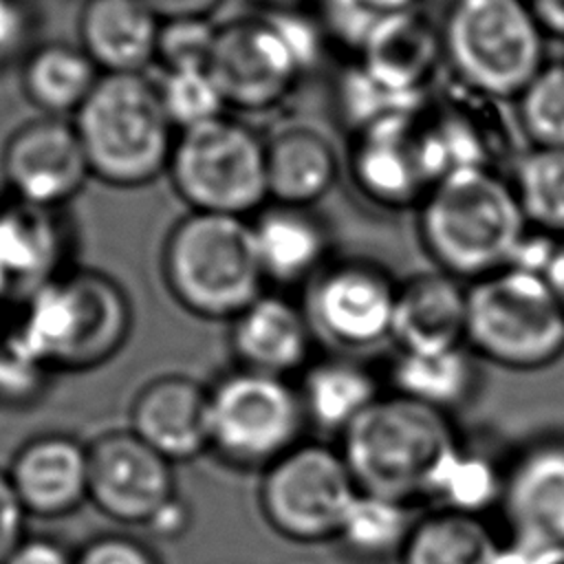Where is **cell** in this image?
<instances>
[{
    "instance_id": "cell-14",
    "label": "cell",
    "mask_w": 564,
    "mask_h": 564,
    "mask_svg": "<svg viewBox=\"0 0 564 564\" xmlns=\"http://www.w3.org/2000/svg\"><path fill=\"white\" fill-rule=\"evenodd\" d=\"M170 460L134 432H112L88 449V496L119 522H150L174 498Z\"/></svg>"
},
{
    "instance_id": "cell-28",
    "label": "cell",
    "mask_w": 564,
    "mask_h": 564,
    "mask_svg": "<svg viewBox=\"0 0 564 564\" xmlns=\"http://www.w3.org/2000/svg\"><path fill=\"white\" fill-rule=\"evenodd\" d=\"M505 489V465L471 445L456 441L436 465L423 500L441 511L485 518L500 509Z\"/></svg>"
},
{
    "instance_id": "cell-17",
    "label": "cell",
    "mask_w": 564,
    "mask_h": 564,
    "mask_svg": "<svg viewBox=\"0 0 564 564\" xmlns=\"http://www.w3.org/2000/svg\"><path fill=\"white\" fill-rule=\"evenodd\" d=\"M231 322V346L242 368L286 379L311 364L313 322L284 295L262 293Z\"/></svg>"
},
{
    "instance_id": "cell-20",
    "label": "cell",
    "mask_w": 564,
    "mask_h": 564,
    "mask_svg": "<svg viewBox=\"0 0 564 564\" xmlns=\"http://www.w3.org/2000/svg\"><path fill=\"white\" fill-rule=\"evenodd\" d=\"M359 48L361 73L386 93L408 101L423 90L443 55L441 35L416 9L377 24Z\"/></svg>"
},
{
    "instance_id": "cell-12",
    "label": "cell",
    "mask_w": 564,
    "mask_h": 564,
    "mask_svg": "<svg viewBox=\"0 0 564 564\" xmlns=\"http://www.w3.org/2000/svg\"><path fill=\"white\" fill-rule=\"evenodd\" d=\"M313 328L346 348H368L390 339L399 284L366 260L326 264L311 282Z\"/></svg>"
},
{
    "instance_id": "cell-40",
    "label": "cell",
    "mask_w": 564,
    "mask_h": 564,
    "mask_svg": "<svg viewBox=\"0 0 564 564\" xmlns=\"http://www.w3.org/2000/svg\"><path fill=\"white\" fill-rule=\"evenodd\" d=\"M7 564H75V557L53 540H22Z\"/></svg>"
},
{
    "instance_id": "cell-26",
    "label": "cell",
    "mask_w": 564,
    "mask_h": 564,
    "mask_svg": "<svg viewBox=\"0 0 564 564\" xmlns=\"http://www.w3.org/2000/svg\"><path fill=\"white\" fill-rule=\"evenodd\" d=\"M297 392L306 421L337 436L381 397L375 375L361 364L341 357L308 364Z\"/></svg>"
},
{
    "instance_id": "cell-3",
    "label": "cell",
    "mask_w": 564,
    "mask_h": 564,
    "mask_svg": "<svg viewBox=\"0 0 564 564\" xmlns=\"http://www.w3.org/2000/svg\"><path fill=\"white\" fill-rule=\"evenodd\" d=\"M456 441L449 414L390 392L339 436V452L359 491L414 502Z\"/></svg>"
},
{
    "instance_id": "cell-37",
    "label": "cell",
    "mask_w": 564,
    "mask_h": 564,
    "mask_svg": "<svg viewBox=\"0 0 564 564\" xmlns=\"http://www.w3.org/2000/svg\"><path fill=\"white\" fill-rule=\"evenodd\" d=\"M75 564H156L154 555L130 538H99L90 542Z\"/></svg>"
},
{
    "instance_id": "cell-19",
    "label": "cell",
    "mask_w": 564,
    "mask_h": 564,
    "mask_svg": "<svg viewBox=\"0 0 564 564\" xmlns=\"http://www.w3.org/2000/svg\"><path fill=\"white\" fill-rule=\"evenodd\" d=\"M467 284L443 271L416 273L399 284L390 339L423 352L465 344Z\"/></svg>"
},
{
    "instance_id": "cell-13",
    "label": "cell",
    "mask_w": 564,
    "mask_h": 564,
    "mask_svg": "<svg viewBox=\"0 0 564 564\" xmlns=\"http://www.w3.org/2000/svg\"><path fill=\"white\" fill-rule=\"evenodd\" d=\"M0 167L15 198L42 209L68 203L93 176L73 121L48 115L9 137Z\"/></svg>"
},
{
    "instance_id": "cell-11",
    "label": "cell",
    "mask_w": 564,
    "mask_h": 564,
    "mask_svg": "<svg viewBox=\"0 0 564 564\" xmlns=\"http://www.w3.org/2000/svg\"><path fill=\"white\" fill-rule=\"evenodd\" d=\"M357 494L339 447L302 441L264 469L260 509L282 538L313 544L335 540Z\"/></svg>"
},
{
    "instance_id": "cell-6",
    "label": "cell",
    "mask_w": 564,
    "mask_h": 564,
    "mask_svg": "<svg viewBox=\"0 0 564 564\" xmlns=\"http://www.w3.org/2000/svg\"><path fill=\"white\" fill-rule=\"evenodd\" d=\"M126 330L128 304L119 286L82 271L42 282L9 339L40 366L82 368L112 355Z\"/></svg>"
},
{
    "instance_id": "cell-7",
    "label": "cell",
    "mask_w": 564,
    "mask_h": 564,
    "mask_svg": "<svg viewBox=\"0 0 564 564\" xmlns=\"http://www.w3.org/2000/svg\"><path fill=\"white\" fill-rule=\"evenodd\" d=\"M167 174L192 212L247 218L269 200L264 141L227 115L178 130Z\"/></svg>"
},
{
    "instance_id": "cell-36",
    "label": "cell",
    "mask_w": 564,
    "mask_h": 564,
    "mask_svg": "<svg viewBox=\"0 0 564 564\" xmlns=\"http://www.w3.org/2000/svg\"><path fill=\"white\" fill-rule=\"evenodd\" d=\"M324 7L330 26L344 40L361 46L377 24L414 11L416 0H324Z\"/></svg>"
},
{
    "instance_id": "cell-5",
    "label": "cell",
    "mask_w": 564,
    "mask_h": 564,
    "mask_svg": "<svg viewBox=\"0 0 564 564\" xmlns=\"http://www.w3.org/2000/svg\"><path fill=\"white\" fill-rule=\"evenodd\" d=\"M465 344L509 370H540L564 355V308L546 278L505 267L467 284Z\"/></svg>"
},
{
    "instance_id": "cell-1",
    "label": "cell",
    "mask_w": 564,
    "mask_h": 564,
    "mask_svg": "<svg viewBox=\"0 0 564 564\" xmlns=\"http://www.w3.org/2000/svg\"><path fill=\"white\" fill-rule=\"evenodd\" d=\"M529 225L511 183L487 167H463L430 187L419 238L438 271L474 282L509 267Z\"/></svg>"
},
{
    "instance_id": "cell-45",
    "label": "cell",
    "mask_w": 564,
    "mask_h": 564,
    "mask_svg": "<svg viewBox=\"0 0 564 564\" xmlns=\"http://www.w3.org/2000/svg\"><path fill=\"white\" fill-rule=\"evenodd\" d=\"M529 564H564V546L538 549Z\"/></svg>"
},
{
    "instance_id": "cell-42",
    "label": "cell",
    "mask_w": 564,
    "mask_h": 564,
    "mask_svg": "<svg viewBox=\"0 0 564 564\" xmlns=\"http://www.w3.org/2000/svg\"><path fill=\"white\" fill-rule=\"evenodd\" d=\"M527 4L542 31L564 37V0H527Z\"/></svg>"
},
{
    "instance_id": "cell-2",
    "label": "cell",
    "mask_w": 564,
    "mask_h": 564,
    "mask_svg": "<svg viewBox=\"0 0 564 564\" xmlns=\"http://www.w3.org/2000/svg\"><path fill=\"white\" fill-rule=\"evenodd\" d=\"M73 126L93 176L108 185L141 187L167 172L176 128L143 73H104Z\"/></svg>"
},
{
    "instance_id": "cell-18",
    "label": "cell",
    "mask_w": 564,
    "mask_h": 564,
    "mask_svg": "<svg viewBox=\"0 0 564 564\" xmlns=\"http://www.w3.org/2000/svg\"><path fill=\"white\" fill-rule=\"evenodd\" d=\"M132 432L172 460L212 447L209 392L185 377H163L143 388L132 408Z\"/></svg>"
},
{
    "instance_id": "cell-8",
    "label": "cell",
    "mask_w": 564,
    "mask_h": 564,
    "mask_svg": "<svg viewBox=\"0 0 564 564\" xmlns=\"http://www.w3.org/2000/svg\"><path fill=\"white\" fill-rule=\"evenodd\" d=\"M542 33L524 0H454L441 42L467 86L518 97L544 66Z\"/></svg>"
},
{
    "instance_id": "cell-29",
    "label": "cell",
    "mask_w": 564,
    "mask_h": 564,
    "mask_svg": "<svg viewBox=\"0 0 564 564\" xmlns=\"http://www.w3.org/2000/svg\"><path fill=\"white\" fill-rule=\"evenodd\" d=\"M498 549L485 518L434 509L416 520L399 564H496Z\"/></svg>"
},
{
    "instance_id": "cell-32",
    "label": "cell",
    "mask_w": 564,
    "mask_h": 564,
    "mask_svg": "<svg viewBox=\"0 0 564 564\" xmlns=\"http://www.w3.org/2000/svg\"><path fill=\"white\" fill-rule=\"evenodd\" d=\"M511 187L533 231L564 238V148L533 145L518 161Z\"/></svg>"
},
{
    "instance_id": "cell-4",
    "label": "cell",
    "mask_w": 564,
    "mask_h": 564,
    "mask_svg": "<svg viewBox=\"0 0 564 564\" xmlns=\"http://www.w3.org/2000/svg\"><path fill=\"white\" fill-rule=\"evenodd\" d=\"M163 273L176 300L196 315L234 319L258 295L260 269L249 218L192 212L165 240Z\"/></svg>"
},
{
    "instance_id": "cell-22",
    "label": "cell",
    "mask_w": 564,
    "mask_h": 564,
    "mask_svg": "<svg viewBox=\"0 0 564 564\" xmlns=\"http://www.w3.org/2000/svg\"><path fill=\"white\" fill-rule=\"evenodd\" d=\"M9 478L26 511L68 513L88 496V449L68 436L35 438L18 452Z\"/></svg>"
},
{
    "instance_id": "cell-41",
    "label": "cell",
    "mask_w": 564,
    "mask_h": 564,
    "mask_svg": "<svg viewBox=\"0 0 564 564\" xmlns=\"http://www.w3.org/2000/svg\"><path fill=\"white\" fill-rule=\"evenodd\" d=\"M187 522H189V511H187L185 502L174 496L167 505L161 507V511L148 524L152 527V531L156 535L170 538V535H181L183 529L187 527Z\"/></svg>"
},
{
    "instance_id": "cell-43",
    "label": "cell",
    "mask_w": 564,
    "mask_h": 564,
    "mask_svg": "<svg viewBox=\"0 0 564 564\" xmlns=\"http://www.w3.org/2000/svg\"><path fill=\"white\" fill-rule=\"evenodd\" d=\"M161 20L178 18V15H207L218 0H145Z\"/></svg>"
},
{
    "instance_id": "cell-21",
    "label": "cell",
    "mask_w": 564,
    "mask_h": 564,
    "mask_svg": "<svg viewBox=\"0 0 564 564\" xmlns=\"http://www.w3.org/2000/svg\"><path fill=\"white\" fill-rule=\"evenodd\" d=\"M77 29L101 73H143L156 59L161 15L145 0H86Z\"/></svg>"
},
{
    "instance_id": "cell-35",
    "label": "cell",
    "mask_w": 564,
    "mask_h": 564,
    "mask_svg": "<svg viewBox=\"0 0 564 564\" xmlns=\"http://www.w3.org/2000/svg\"><path fill=\"white\" fill-rule=\"evenodd\" d=\"M218 24L207 15H178L161 20L156 59L163 70L209 66Z\"/></svg>"
},
{
    "instance_id": "cell-27",
    "label": "cell",
    "mask_w": 564,
    "mask_h": 564,
    "mask_svg": "<svg viewBox=\"0 0 564 564\" xmlns=\"http://www.w3.org/2000/svg\"><path fill=\"white\" fill-rule=\"evenodd\" d=\"M104 73L77 44L51 42L33 48L22 66L29 101L48 117L75 115Z\"/></svg>"
},
{
    "instance_id": "cell-34",
    "label": "cell",
    "mask_w": 564,
    "mask_h": 564,
    "mask_svg": "<svg viewBox=\"0 0 564 564\" xmlns=\"http://www.w3.org/2000/svg\"><path fill=\"white\" fill-rule=\"evenodd\" d=\"M156 86L176 132L225 115L227 106L209 66L163 70Z\"/></svg>"
},
{
    "instance_id": "cell-44",
    "label": "cell",
    "mask_w": 564,
    "mask_h": 564,
    "mask_svg": "<svg viewBox=\"0 0 564 564\" xmlns=\"http://www.w3.org/2000/svg\"><path fill=\"white\" fill-rule=\"evenodd\" d=\"M544 278L564 308V238H557V245L553 249V256H551Z\"/></svg>"
},
{
    "instance_id": "cell-46",
    "label": "cell",
    "mask_w": 564,
    "mask_h": 564,
    "mask_svg": "<svg viewBox=\"0 0 564 564\" xmlns=\"http://www.w3.org/2000/svg\"><path fill=\"white\" fill-rule=\"evenodd\" d=\"M7 286H9V280H7V278L2 275V271H0V293H2Z\"/></svg>"
},
{
    "instance_id": "cell-24",
    "label": "cell",
    "mask_w": 564,
    "mask_h": 564,
    "mask_svg": "<svg viewBox=\"0 0 564 564\" xmlns=\"http://www.w3.org/2000/svg\"><path fill=\"white\" fill-rule=\"evenodd\" d=\"M253 240L267 282H311L324 267L328 234L308 207L273 203L253 223Z\"/></svg>"
},
{
    "instance_id": "cell-33",
    "label": "cell",
    "mask_w": 564,
    "mask_h": 564,
    "mask_svg": "<svg viewBox=\"0 0 564 564\" xmlns=\"http://www.w3.org/2000/svg\"><path fill=\"white\" fill-rule=\"evenodd\" d=\"M524 132L538 148H564V64L542 66L518 95Z\"/></svg>"
},
{
    "instance_id": "cell-9",
    "label": "cell",
    "mask_w": 564,
    "mask_h": 564,
    "mask_svg": "<svg viewBox=\"0 0 564 564\" xmlns=\"http://www.w3.org/2000/svg\"><path fill=\"white\" fill-rule=\"evenodd\" d=\"M315 53L311 31L291 18H236L218 24L209 70L225 106L269 110L297 86Z\"/></svg>"
},
{
    "instance_id": "cell-16",
    "label": "cell",
    "mask_w": 564,
    "mask_h": 564,
    "mask_svg": "<svg viewBox=\"0 0 564 564\" xmlns=\"http://www.w3.org/2000/svg\"><path fill=\"white\" fill-rule=\"evenodd\" d=\"M359 128L350 167L361 192L388 207L423 200L434 185V176L425 159L421 123L414 115L408 110Z\"/></svg>"
},
{
    "instance_id": "cell-23",
    "label": "cell",
    "mask_w": 564,
    "mask_h": 564,
    "mask_svg": "<svg viewBox=\"0 0 564 564\" xmlns=\"http://www.w3.org/2000/svg\"><path fill=\"white\" fill-rule=\"evenodd\" d=\"M269 200L289 207H311L335 185L339 159L324 132L291 123L264 141Z\"/></svg>"
},
{
    "instance_id": "cell-39",
    "label": "cell",
    "mask_w": 564,
    "mask_h": 564,
    "mask_svg": "<svg viewBox=\"0 0 564 564\" xmlns=\"http://www.w3.org/2000/svg\"><path fill=\"white\" fill-rule=\"evenodd\" d=\"M31 33V18L22 0H0V66L15 59Z\"/></svg>"
},
{
    "instance_id": "cell-30",
    "label": "cell",
    "mask_w": 564,
    "mask_h": 564,
    "mask_svg": "<svg viewBox=\"0 0 564 564\" xmlns=\"http://www.w3.org/2000/svg\"><path fill=\"white\" fill-rule=\"evenodd\" d=\"M416 516L412 502L359 491L348 507L335 540L352 560L388 562L399 560Z\"/></svg>"
},
{
    "instance_id": "cell-25",
    "label": "cell",
    "mask_w": 564,
    "mask_h": 564,
    "mask_svg": "<svg viewBox=\"0 0 564 564\" xmlns=\"http://www.w3.org/2000/svg\"><path fill=\"white\" fill-rule=\"evenodd\" d=\"M388 379L394 394L449 414L476 392V355L467 344L423 352L399 350Z\"/></svg>"
},
{
    "instance_id": "cell-10",
    "label": "cell",
    "mask_w": 564,
    "mask_h": 564,
    "mask_svg": "<svg viewBox=\"0 0 564 564\" xmlns=\"http://www.w3.org/2000/svg\"><path fill=\"white\" fill-rule=\"evenodd\" d=\"M300 392L284 377L240 368L209 390L212 447L231 465L262 467L302 443Z\"/></svg>"
},
{
    "instance_id": "cell-38",
    "label": "cell",
    "mask_w": 564,
    "mask_h": 564,
    "mask_svg": "<svg viewBox=\"0 0 564 564\" xmlns=\"http://www.w3.org/2000/svg\"><path fill=\"white\" fill-rule=\"evenodd\" d=\"M24 505L18 498L9 474L0 471V564H7L11 553L22 544Z\"/></svg>"
},
{
    "instance_id": "cell-15",
    "label": "cell",
    "mask_w": 564,
    "mask_h": 564,
    "mask_svg": "<svg viewBox=\"0 0 564 564\" xmlns=\"http://www.w3.org/2000/svg\"><path fill=\"white\" fill-rule=\"evenodd\" d=\"M500 511L513 540L564 546V436L538 438L505 465Z\"/></svg>"
},
{
    "instance_id": "cell-31",
    "label": "cell",
    "mask_w": 564,
    "mask_h": 564,
    "mask_svg": "<svg viewBox=\"0 0 564 564\" xmlns=\"http://www.w3.org/2000/svg\"><path fill=\"white\" fill-rule=\"evenodd\" d=\"M53 209L15 203L0 209V271L13 280H42L59 253Z\"/></svg>"
}]
</instances>
